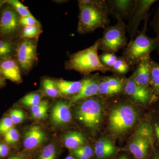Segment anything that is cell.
Returning a JSON list of instances; mask_svg holds the SVG:
<instances>
[{
    "instance_id": "1",
    "label": "cell",
    "mask_w": 159,
    "mask_h": 159,
    "mask_svg": "<svg viewBox=\"0 0 159 159\" xmlns=\"http://www.w3.org/2000/svg\"><path fill=\"white\" fill-rule=\"evenodd\" d=\"M146 109L137 105L123 95L108 99L105 133L115 140L128 139L146 116Z\"/></svg>"
},
{
    "instance_id": "2",
    "label": "cell",
    "mask_w": 159,
    "mask_h": 159,
    "mask_svg": "<svg viewBox=\"0 0 159 159\" xmlns=\"http://www.w3.org/2000/svg\"><path fill=\"white\" fill-rule=\"evenodd\" d=\"M108 99L97 95L74 104L75 119L93 138L97 139L102 133Z\"/></svg>"
},
{
    "instance_id": "3",
    "label": "cell",
    "mask_w": 159,
    "mask_h": 159,
    "mask_svg": "<svg viewBox=\"0 0 159 159\" xmlns=\"http://www.w3.org/2000/svg\"><path fill=\"white\" fill-rule=\"evenodd\" d=\"M79 15L77 31L80 34L93 32L99 29H104L110 22V15L107 1H78Z\"/></svg>"
},
{
    "instance_id": "4",
    "label": "cell",
    "mask_w": 159,
    "mask_h": 159,
    "mask_svg": "<svg viewBox=\"0 0 159 159\" xmlns=\"http://www.w3.org/2000/svg\"><path fill=\"white\" fill-rule=\"evenodd\" d=\"M154 144L148 109L145 118L131 134L126 144L120 148V150L128 152L134 159H150Z\"/></svg>"
},
{
    "instance_id": "5",
    "label": "cell",
    "mask_w": 159,
    "mask_h": 159,
    "mask_svg": "<svg viewBox=\"0 0 159 159\" xmlns=\"http://www.w3.org/2000/svg\"><path fill=\"white\" fill-rule=\"evenodd\" d=\"M149 16L145 20L144 27L138 35L130 41L123 50L122 57L131 68L136 66L144 60L150 59L151 53L156 50L154 38L149 37L146 34Z\"/></svg>"
},
{
    "instance_id": "6",
    "label": "cell",
    "mask_w": 159,
    "mask_h": 159,
    "mask_svg": "<svg viewBox=\"0 0 159 159\" xmlns=\"http://www.w3.org/2000/svg\"><path fill=\"white\" fill-rule=\"evenodd\" d=\"M99 42L98 39L87 48L72 54L67 62V69L86 75L96 71L103 73L109 71L99 59L98 54Z\"/></svg>"
},
{
    "instance_id": "7",
    "label": "cell",
    "mask_w": 159,
    "mask_h": 159,
    "mask_svg": "<svg viewBox=\"0 0 159 159\" xmlns=\"http://www.w3.org/2000/svg\"><path fill=\"white\" fill-rule=\"evenodd\" d=\"M116 20V25L106 27L103 36L99 39V49L103 52L116 54L127 45L126 24L124 20Z\"/></svg>"
},
{
    "instance_id": "8",
    "label": "cell",
    "mask_w": 159,
    "mask_h": 159,
    "mask_svg": "<svg viewBox=\"0 0 159 159\" xmlns=\"http://www.w3.org/2000/svg\"><path fill=\"white\" fill-rule=\"evenodd\" d=\"M122 95L142 108L148 109L155 102L150 88L145 87L137 84L132 74L126 78Z\"/></svg>"
},
{
    "instance_id": "9",
    "label": "cell",
    "mask_w": 159,
    "mask_h": 159,
    "mask_svg": "<svg viewBox=\"0 0 159 159\" xmlns=\"http://www.w3.org/2000/svg\"><path fill=\"white\" fill-rule=\"evenodd\" d=\"M157 2V0H135L134 6L128 19L126 31L132 40L138 33L139 25L148 16L151 7Z\"/></svg>"
},
{
    "instance_id": "10",
    "label": "cell",
    "mask_w": 159,
    "mask_h": 159,
    "mask_svg": "<svg viewBox=\"0 0 159 159\" xmlns=\"http://www.w3.org/2000/svg\"><path fill=\"white\" fill-rule=\"evenodd\" d=\"M126 77L114 74L111 76H99L98 96L105 98L122 95Z\"/></svg>"
},
{
    "instance_id": "11",
    "label": "cell",
    "mask_w": 159,
    "mask_h": 159,
    "mask_svg": "<svg viewBox=\"0 0 159 159\" xmlns=\"http://www.w3.org/2000/svg\"><path fill=\"white\" fill-rule=\"evenodd\" d=\"M116 140L106 133L100 134L96 140L93 146L95 159H115L120 152Z\"/></svg>"
},
{
    "instance_id": "12",
    "label": "cell",
    "mask_w": 159,
    "mask_h": 159,
    "mask_svg": "<svg viewBox=\"0 0 159 159\" xmlns=\"http://www.w3.org/2000/svg\"><path fill=\"white\" fill-rule=\"evenodd\" d=\"M37 47L34 41L26 39L18 47L17 57L20 66L28 71L32 67L36 58Z\"/></svg>"
},
{
    "instance_id": "13",
    "label": "cell",
    "mask_w": 159,
    "mask_h": 159,
    "mask_svg": "<svg viewBox=\"0 0 159 159\" xmlns=\"http://www.w3.org/2000/svg\"><path fill=\"white\" fill-rule=\"evenodd\" d=\"M99 76L98 74H94L82 80L81 89L78 94L70 98L69 105L71 106L84 99L97 96L99 93Z\"/></svg>"
},
{
    "instance_id": "14",
    "label": "cell",
    "mask_w": 159,
    "mask_h": 159,
    "mask_svg": "<svg viewBox=\"0 0 159 159\" xmlns=\"http://www.w3.org/2000/svg\"><path fill=\"white\" fill-rule=\"evenodd\" d=\"M110 15L122 20H128L134 6L135 0H107Z\"/></svg>"
},
{
    "instance_id": "15",
    "label": "cell",
    "mask_w": 159,
    "mask_h": 159,
    "mask_svg": "<svg viewBox=\"0 0 159 159\" xmlns=\"http://www.w3.org/2000/svg\"><path fill=\"white\" fill-rule=\"evenodd\" d=\"M70 106L64 101L57 102L51 111V119L54 124L57 125H64L69 124L73 118Z\"/></svg>"
},
{
    "instance_id": "16",
    "label": "cell",
    "mask_w": 159,
    "mask_h": 159,
    "mask_svg": "<svg viewBox=\"0 0 159 159\" xmlns=\"http://www.w3.org/2000/svg\"><path fill=\"white\" fill-rule=\"evenodd\" d=\"M46 139L45 133L41 128L34 125L26 133L23 143L24 148L28 150L36 149L46 141Z\"/></svg>"
},
{
    "instance_id": "17",
    "label": "cell",
    "mask_w": 159,
    "mask_h": 159,
    "mask_svg": "<svg viewBox=\"0 0 159 159\" xmlns=\"http://www.w3.org/2000/svg\"><path fill=\"white\" fill-rule=\"evenodd\" d=\"M19 20L16 11L10 8L3 11L0 20V31L4 34H9L16 31Z\"/></svg>"
},
{
    "instance_id": "18",
    "label": "cell",
    "mask_w": 159,
    "mask_h": 159,
    "mask_svg": "<svg viewBox=\"0 0 159 159\" xmlns=\"http://www.w3.org/2000/svg\"><path fill=\"white\" fill-rule=\"evenodd\" d=\"M150 59L144 60L136 66L132 74L135 81L139 85L149 88L151 78Z\"/></svg>"
},
{
    "instance_id": "19",
    "label": "cell",
    "mask_w": 159,
    "mask_h": 159,
    "mask_svg": "<svg viewBox=\"0 0 159 159\" xmlns=\"http://www.w3.org/2000/svg\"><path fill=\"white\" fill-rule=\"evenodd\" d=\"M65 146L71 152L77 149L82 145L88 144V139L86 135L78 130L69 131L63 137Z\"/></svg>"
},
{
    "instance_id": "20",
    "label": "cell",
    "mask_w": 159,
    "mask_h": 159,
    "mask_svg": "<svg viewBox=\"0 0 159 159\" xmlns=\"http://www.w3.org/2000/svg\"><path fill=\"white\" fill-rule=\"evenodd\" d=\"M0 71L4 77L13 82L21 80L19 67L13 60L6 59L2 61L0 64Z\"/></svg>"
},
{
    "instance_id": "21",
    "label": "cell",
    "mask_w": 159,
    "mask_h": 159,
    "mask_svg": "<svg viewBox=\"0 0 159 159\" xmlns=\"http://www.w3.org/2000/svg\"><path fill=\"white\" fill-rule=\"evenodd\" d=\"M59 93L63 96L71 97V98L79 93L82 86V80L77 81L58 80L56 82Z\"/></svg>"
},
{
    "instance_id": "22",
    "label": "cell",
    "mask_w": 159,
    "mask_h": 159,
    "mask_svg": "<svg viewBox=\"0 0 159 159\" xmlns=\"http://www.w3.org/2000/svg\"><path fill=\"white\" fill-rule=\"evenodd\" d=\"M151 78L149 88L155 101L159 99V63L150 59Z\"/></svg>"
},
{
    "instance_id": "23",
    "label": "cell",
    "mask_w": 159,
    "mask_h": 159,
    "mask_svg": "<svg viewBox=\"0 0 159 159\" xmlns=\"http://www.w3.org/2000/svg\"><path fill=\"white\" fill-rule=\"evenodd\" d=\"M77 159H94L93 146L88 144L82 145L70 152Z\"/></svg>"
},
{
    "instance_id": "24",
    "label": "cell",
    "mask_w": 159,
    "mask_h": 159,
    "mask_svg": "<svg viewBox=\"0 0 159 159\" xmlns=\"http://www.w3.org/2000/svg\"><path fill=\"white\" fill-rule=\"evenodd\" d=\"M131 69V68L128 65L123 57H118L116 62L111 69L110 72L117 75L125 76Z\"/></svg>"
},
{
    "instance_id": "25",
    "label": "cell",
    "mask_w": 159,
    "mask_h": 159,
    "mask_svg": "<svg viewBox=\"0 0 159 159\" xmlns=\"http://www.w3.org/2000/svg\"><path fill=\"white\" fill-rule=\"evenodd\" d=\"M149 110L150 123L153 132L154 142V144L159 147V115L149 109Z\"/></svg>"
},
{
    "instance_id": "26",
    "label": "cell",
    "mask_w": 159,
    "mask_h": 159,
    "mask_svg": "<svg viewBox=\"0 0 159 159\" xmlns=\"http://www.w3.org/2000/svg\"><path fill=\"white\" fill-rule=\"evenodd\" d=\"M43 88L46 94L51 97H57L59 92L56 83L51 79H46L43 81Z\"/></svg>"
},
{
    "instance_id": "27",
    "label": "cell",
    "mask_w": 159,
    "mask_h": 159,
    "mask_svg": "<svg viewBox=\"0 0 159 159\" xmlns=\"http://www.w3.org/2000/svg\"><path fill=\"white\" fill-rule=\"evenodd\" d=\"M57 154L56 146L54 144H51L43 148L37 159H57Z\"/></svg>"
},
{
    "instance_id": "28",
    "label": "cell",
    "mask_w": 159,
    "mask_h": 159,
    "mask_svg": "<svg viewBox=\"0 0 159 159\" xmlns=\"http://www.w3.org/2000/svg\"><path fill=\"white\" fill-rule=\"evenodd\" d=\"M99 57L101 63L108 69L110 72L118 57L116 54L106 52H103L99 55Z\"/></svg>"
},
{
    "instance_id": "29",
    "label": "cell",
    "mask_w": 159,
    "mask_h": 159,
    "mask_svg": "<svg viewBox=\"0 0 159 159\" xmlns=\"http://www.w3.org/2000/svg\"><path fill=\"white\" fill-rule=\"evenodd\" d=\"M150 25L155 34L154 39L157 44L156 50L159 54V6L157 7L155 11Z\"/></svg>"
},
{
    "instance_id": "30",
    "label": "cell",
    "mask_w": 159,
    "mask_h": 159,
    "mask_svg": "<svg viewBox=\"0 0 159 159\" xmlns=\"http://www.w3.org/2000/svg\"><path fill=\"white\" fill-rule=\"evenodd\" d=\"M20 102L23 105L31 107L41 102V99L39 94L32 93L25 96Z\"/></svg>"
},
{
    "instance_id": "31",
    "label": "cell",
    "mask_w": 159,
    "mask_h": 159,
    "mask_svg": "<svg viewBox=\"0 0 159 159\" xmlns=\"http://www.w3.org/2000/svg\"><path fill=\"white\" fill-rule=\"evenodd\" d=\"M6 2L13 6L16 11L22 17L31 15L29 9L20 1L17 0H9Z\"/></svg>"
},
{
    "instance_id": "32",
    "label": "cell",
    "mask_w": 159,
    "mask_h": 159,
    "mask_svg": "<svg viewBox=\"0 0 159 159\" xmlns=\"http://www.w3.org/2000/svg\"><path fill=\"white\" fill-rule=\"evenodd\" d=\"M39 25L34 26H25L22 33V36L24 38L31 39L37 37L39 34Z\"/></svg>"
},
{
    "instance_id": "33",
    "label": "cell",
    "mask_w": 159,
    "mask_h": 159,
    "mask_svg": "<svg viewBox=\"0 0 159 159\" xmlns=\"http://www.w3.org/2000/svg\"><path fill=\"white\" fill-rule=\"evenodd\" d=\"M20 135L18 131L16 129L11 128L5 134L4 139L7 143L14 144L17 142L19 139Z\"/></svg>"
},
{
    "instance_id": "34",
    "label": "cell",
    "mask_w": 159,
    "mask_h": 159,
    "mask_svg": "<svg viewBox=\"0 0 159 159\" xmlns=\"http://www.w3.org/2000/svg\"><path fill=\"white\" fill-rule=\"evenodd\" d=\"M9 118L13 124L21 123L25 119V114L22 111L19 109H13L10 111Z\"/></svg>"
},
{
    "instance_id": "35",
    "label": "cell",
    "mask_w": 159,
    "mask_h": 159,
    "mask_svg": "<svg viewBox=\"0 0 159 159\" xmlns=\"http://www.w3.org/2000/svg\"><path fill=\"white\" fill-rule=\"evenodd\" d=\"M13 124L9 117L3 118L0 122V134H5L13 128Z\"/></svg>"
},
{
    "instance_id": "36",
    "label": "cell",
    "mask_w": 159,
    "mask_h": 159,
    "mask_svg": "<svg viewBox=\"0 0 159 159\" xmlns=\"http://www.w3.org/2000/svg\"><path fill=\"white\" fill-rule=\"evenodd\" d=\"M12 49L11 44L6 41L0 40V58L7 57Z\"/></svg>"
},
{
    "instance_id": "37",
    "label": "cell",
    "mask_w": 159,
    "mask_h": 159,
    "mask_svg": "<svg viewBox=\"0 0 159 159\" xmlns=\"http://www.w3.org/2000/svg\"><path fill=\"white\" fill-rule=\"evenodd\" d=\"M20 22L25 26H34L39 25L38 21L32 15L25 17H22L20 20Z\"/></svg>"
},
{
    "instance_id": "38",
    "label": "cell",
    "mask_w": 159,
    "mask_h": 159,
    "mask_svg": "<svg viewBox=\"0 0 159 159\" xmlns=\"http://www.w3.org/2000/svg\"><path fill=\"white\" fill-rule=\"evenodd\" d=\"M48 107V102L47 100L41 101L37 105L31 107V111L32 114L37 112L43 109Z\"/></svg>"
},
{
    "instance_id": "39",
    "label": "cell",
    "mask_w": 159,
    "mask_h": 159,
    "mask_svg": "<svg viewBox=\"0 0 159 159\" xmlns=\"http://www.w3.org/2000/svg\"><path fill=\"white\" fill-rule=\"evenodd\" d=\"M48 107L43 109L37 112L32 114V116L35 119H44L47 116V113Z\"/></svg>"
},
{
    "instance_id": "40",
    "label": "cell",
    "mask_w": 159,
    "mask_h": 159,
    "mask_svg": "<svg viewBox=\"0 0 159 159\" xmlns=\"http://www.w3.org/2000/svg\"><path fill=\"white\" fill-rule=\"evenodd\" d=\"M9 148L8 145L0 142V158L6 157L9 155Z\"/></svg>"
},
{
    "instance_id": "41",
    "label": "cell",
    "mask_w": 159,
    "mask_h": 159,
    "mask_svg": "<svg viewBox=\"0 0 159 159\" xmlns=\"http://www.w3.org/2000/svg\"><path fill=\"white\" fill-rule=\"evenodd\" d=\"M115 159H134L133 157L126 152L123 151H120V152L117 155Z\"/></svg>"
},
{
    "instance_id": "42",
    "label": "cell",
    "mask_w": 159,
    "mask_h": 159,
    "mask_svg": "<svg viewBox=\"0 0 159 159\" xmlns=\"http://www.w3.org/2000/svg\"><path fill=\"white\" fill-rule=\"evenodd\" d=\"M150 159H159V147L156 144H154L153 150Z\"/></svg>"
},
{
    "instance_id": "43",
    "label": "cell",
    "mask_w": 159,
    "mask_h": 159,
    "mask_svg": "<svg viewBox=\"0 0 159 159\" xmlns=\"http://www.w3.org/2000/svg\"><path fill=\"white\" fill-rule=\"evenodd\" d=\"M149 109L159 115V99L152 103Z\"/></svg>"
},
{
    "instance_id": "44",
    "label": "cell",
    "mask_w": 159,
    "mask_h": 159,
    "mask_svg": "<svg viewBox=\"0 0 159 159\" xmlns=\"http://www.w3.org/2000/svg\"><path fill=\"white\" fill-rule=\"evenodd\" d=\"M8 159H28L25 157L22 156H13L11 157Z\"/></svg>"
},
{
    "instance_id": "45",
    "label": "cell",
    "mask_w": 159,
    "mask_h": 159,
    "mask_svg": "<svg viewBox=\"0 0 159 159\" xmlns=\"http://www.w3.org/2000/svg\"><path fill=\"white\" fill-rule=\"evenodd\" d=\"M64 159H77L73 155V154L70 153V154L68 156L66 157Z\"/></svg>"
},
{
    "instance_id": "46",
    "label": "cell",
    "mask_w": 159,
    "mask_h": 159,
    "mask_svg": "<svg viewBox=\"0 0 159 159\" xmlns=\"http://www.w3.org/2000/svg\"><path fill=\"white\" fill-rule=\"evenodd\" d=\"M5 2H5V1H0V9H1V7L2 6L3 4Z\"/></svg>"
},
{
    "instance_id": "47",
    "label": "cell",
    "mask_w": 159,
    "mask_h": 159,
    "mask_svg": "<svg viewBox=\"0 0 159 159\" xmlns=\"http://www.w3.org/2000/svg\"><path fill=\"white\" fill-rule=\"evenodd\" d=\"M2 78H1V75H0V84H2Z\"/></svg>"
}]
</instances>
